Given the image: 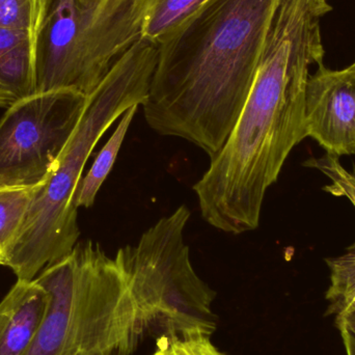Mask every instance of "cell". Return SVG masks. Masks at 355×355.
<instances>
[{"label":"cell","mask_w":355,"mask_h":355,"mask_svg":"<svg viewBox=\"0 0 355 355\" xmlns=\"http://www.w3.org/2000/svg\"><path fill=\"white\" fill-rule=\"evenodd\" d=\"M331 0H281L241 112L194 184L202 218L239 235L260 225L267 190L306 137L311 67L324 64L321 20Z\"/></svg>","instance_id":"obj_1"},{"label":"cell","mask_w":355,"mask_h":355,"mask_svg":"<svg viewBox=\"0 0 355 355\" xmlns=\"http://www.w3.org/2000/svg\"><path fill=\"white\" fill-rule=\"evenodd\" d=\"M281 0H208L158 42L148 125L213 158L245 103Z\"/></svg>","instance_id":"obj_2"},{"label":"cell","mask_w":355,"mask_h":355,"mask_svg":"<svg viewBox=\"0 0 355 355\" xmlns=\"http://www.w3.org/2000/svg\"><path fill=\"white\" fill-rule=\"evenodd\" d=\"M158 45L141 37L89 96L85 114L47 181L40 186L12 248L2 261L17 279H35L78 243L75 192L104 133L133 106L148 99Z\"/></svg>","instance_id":"obj_3"},{"label":"cell","mask_w":355,"mask_h":355,"mask_svg":"<svg viewBox=\"0 0 355 355\" xmlns=\"http://www.w3.org/2000/svg\"><path fill=\"white\" fill-rule=\"evenodd\" d=\"M35 279L47 310L25 355H132L145 340L126 277L97 242H78Z\"/></svg>","instance_id":"obj_4"},{"label":"cell","mask_w":355,"mask_h":355,"mask_svg":"<svg viewBox=\"0 0 355 355\" xmlns=\"http://www.w3.org/2000/svg\"><path fill=\"white\" fill-rule=\"evenodd\" d=\"M141 37L137 0H42L35 94L73 89L89 97Z\"/></svg>","instance_id":"obj_5"},{"label":"cell","mask_w":355,"mask_h":355,"mask_svg":"<svg viewBox=\"0 0 355 355\" xmlns=\"http://www.w3.org/2000/svg\"><path fill=\"white\" fill-rule=\"evenodd\" d=\"M189 218V209L181 205L114 257L128 282L144 339L212 337L216 331V293L194 270L184 240Z\"/></svg>","instance_id":"obj_6"},{"label":"cell","mask_w":355,"mask_h":355,"mask_svg":"<svg viewBox=\"0 0 355 355\" xmlns=\"http://www.w3.org/2000/svg\"><path fill=\"white\" fill-rule=\"evenodd\" d=\"M89 97L73 89L33 94L0 120V189L43 185L76 130Z\"/></svg>","instance_id":"obj_7"},{"label":"cell","mask_w":355,"mask_h":355,"mask_svg":"<svg viewBox=\"0 0 355 355\" xmlns=\"http://www.w3.org/2000/svg\"><path fill=\"white\" fill-rule=\"evenodd\" d=\"M308 137L327 155L355 154V60L347 68L331 70L324 64L309 77L306 91Z\"/></svg>","instance_id":"obj_8"},{"label":"cell","mask_w":355,"mask_h":355,"mask_svg":"<svg viewBox=\"0 0 355 355\" xmlns=\"http://www.w3.org/2000/svg\"><path fill=\"white\" fill-rule=\"evenodd\" d=\"M47 304V292L35 279H17L0 302V355L27 354Z\"/></svg>","instance_id":"obj_9"},{"label":"cell","mask_w":355,"mask_h":355,"mask_svg":"<svg viewBox=\"0 0 355 355\" xmlns=\"http://www.w3.org/2000/svg\"><path fill=\"white\" fill-rule=\"evenodd\" d=\"M33 94V33L0 29V108Z\"/></svg>","instance_id":"obj_10"},{"label":"cell","mask_w":355,"mask_h":355,"mask_svg":"<svg viewBox=\"0 0 355 355\" xmlns=\"http://www.w3.org/2000/svg\"><path fill=\"white\" fill-rule=\"evenodd\" d=\"M139 106H133L120 118L116 130L112 133L101 151L98 153L93 166L85 177L81 178L74 196V205L77 209L89 208L93 206L101 186L114 168L119 152L124 143L131 123L139 110Z\"/></svg>","instance_id":"obj_11"},{"label":"cell","mask_w":355,"mask_h":355,"mask_svg":"<svg viewBox=\"0 0 355 355\" xmlns=\"http://www.w3.org/2000/svg\"><path fill=\"white\" fill-rule=\"evenodd\" d=\"M143 37L158 43L208 0H137Z\"/></svg>","instance_id":"obj_12"},{"label":"cell","mask_w":355,"mask_h":355,"mask_svg":"<svg viewBox=\"0 0 355 355\" xmlns=\"http://www.w3.org/2000/svg\"><path fill=\"white\" fill-rule=\"evenodd\" d=\"M327 264L331 271L327 314L341 318L355 311V246L342 256L327 259Z\"/></svg>","instance_id":"obj_13"},{"label":"cell","mask_w":355,"mask_h":355,"mask_svg":"<svg viewBox=\"0 0 355 355\" xmlns=\"http://www.w3.org/2000/svg\"><path fill=\"white\" fill-rule=\"evenodd\" d=\"M41 186V185H40ZM40 186L0 189V257L12 248Z\"/></svg>","instance_id":"obj_14"},{"label":"cell","mask_w":355,"mask_h":355,"mask_svg":"<svg viewBox=\"0 0 355 355\" xmlns=\"http://www.w3.org/2000/svg\"><path fill=\"white\" fill-rule=\"evenodd\" d=\"M304 166L315 168L329 178L331 183L323 190L337 198H345L355 208V166L352 171L342 166L340 158L325 154L322 157L310 158ZM355 246V243L354 244Z\"/></svg>","instance_id":"obj_15"},{"label":"cell","mask_w":355,"mask_h":355,"mask_svg":"<svg viewBox=\"0 0 355 355\" xmlns=\"http://www.w3.org/2000/svg\"><path fill=\"white\" fill-rule=\"evenodd\" d=\"M42 0H0V29L35 33Z\"/></svg>","instance_id":"obj_16"},{"label":"cell","mask_w":355,"mask_h":355,"mask_svg":"<svg viewBox=\"0 0 355 355\" xmlns=\"http://www.w3.org/2000/svg\"><path fill=\"white\" fill-rule=\"evenodd\" d=\"M152 355H227L216 347L210 336L191 335L186 337L159 338Z\"/></svg>","instance_id":"obj_17"},{"label":"cell","mask_w":355,"mask_h":355,"mask_svg":"<svg viewBox=\"0 0 355 355\" xmlns=\"http://www.w3.org/2000/svg\"><path fill=\"white\" fill-rule=\"evenodd\" d=\"M336 325L338 329H346L355 337V311L341 318H336Z\"/></svg>","instance_id":"obj_18"},{"label":"cell","mask_w":355,"mask_h":355,"mask_svg":"<svg viewBox=\"0 0 355 355\" xmlns=\"http://www.w3.org/2000/svg\"><path fill=\"white\" fill-rule=\"evenodd\" d=\"M343 339L346 355H355V337L349 331L344 329H339Z\"/></svg>","instance_id":"obj_19"},{"label":"cell","mask_w":355,"mask_h":355,"mask_svg":"<svg viewBox=\"0 0 355 355\" xmlns=\"http://www.w3.org/2000/svg\"><path fill=\"white\" fill-rule=\"evenodd\" d=\"M0 265H1V257H0Z\"/></svg>","instance_id":"obj_20"}]
</instances>
